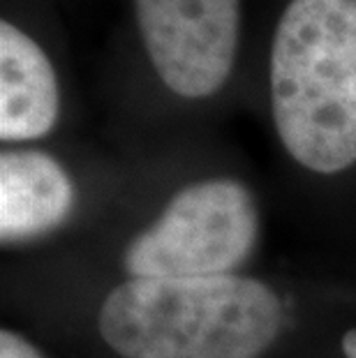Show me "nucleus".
<instances>
[{
	"label": "nucleus",
	"mask_w": 356,
	"mask_h": 358,
	"mask_svg": "<svg viewBox=\"0 0 356 358\" xmlns=\"http://www.w3.org/2000/svg\"><path fill=\"white\" fill-rule=\"evenodd\" d=\"M283 324L273 289L236 273L130 278L107 294L97 317L120 358H259Z\"/></svg>",
	"instance_id": "obj_1"
},
{
	"label": "nucleus",
	"mask_w": 356,
	"mask_h": 358,
	"mask_svg": "<svg viewBox=\"0 0 356 358\" xmlns=\"http://www.w3.org/2000/svg\"><path fill=\"white\" fill-rule=\"evenodd\" d=\"M271 109L285 150L317 173L356 162V0H292L271 47Z\"/></svg>",
	"instance_id": "obj_2"
},
{
	"label": "nucleus",
	"mask_w": 356,
	"mask_h": 358,
	"mask_svg": "<svg viewBox=\"0 0 356 358\" xmlns=\"http://www.w3.org/2000/svg\"><path fill=\"white\" fill-rule=\"evenodd\" d=\"M259 231L252 192L234 178L183 187L123 252L130 278L229 275L250 257Z\"/></svg>",
	"instance_id": "obj_3"
},
{
	"label": "nucleus",
	"mask_w": 356,
	"mask_h": 358,
	"mask_svg": "<svg viewBox=\"0 0 356 358\" xmlns=\"http://www.w3.org/2000/svg\"><path fill=\"white\" fill-rule=\"evenodd\" d=\"M134 12L166 88L199 100L225 86L236 56L238 0H134Z\"/></svg>",
	"instance_id": "obj_4"
},
{
	"label": "nucleus",
	"mask_w": 356,
	"mask_h": 358,
	"mask_svg": "<svg viewBox=\"0 0 356 358\" xmlns=\"http://www.w3.org/2000/svg\"><path fill=\"white\" fill-rule=\"evenodd\" d=\"M60 111L56 72L40 44L3 21L0 24V139H40Z\"/></svg>",
	"instance_id": "obj_5"
},
{
	"label": "nucleus",
	"mask_w": 356,
	"mask_h": 358,
	"mask_svg": "<svg viewBox=\"0 0 356 358\" xmlns=\"http://www.w3.org/2000/svg\"><path fill=\"white\" fill-rule=\"evenodd\" d=\"M74 187L67 171L40 150L0 155V238H37L67 220Z\"/></svg>",
	"instance_id": "obj_6"
},
{
	"label": "nucleus",
	"mask_w": 356,
	"mask_h": 358,
	"mask_svg": "<svg viewBox=\"0 0 356 358\" xmlns=\"http://www.w3.org/2000/svg\"><path fill=\"white\" fill-rule=\"evenodd\" d=\"M0 358H44V356L24 335L3 329L0 331Z\"/></svg>",
	"instance_id": "obj_7"
},
{
	"label": "nucleus",
	"mask_w": 356,
	"mask_h": 358,
	"mask_svg": "<svg viewBox=\"0 0 356 358\" xmlns=\"http://www.w3.org/2000/svg\"><path fill=\"white\" fill-rule=\"evenodd\" d=\"M340 347H343L345 358H356V329H350L343 335V340H340Z\"/></svg>",
	"instance_id": "obj_8"
}]
</instances>
